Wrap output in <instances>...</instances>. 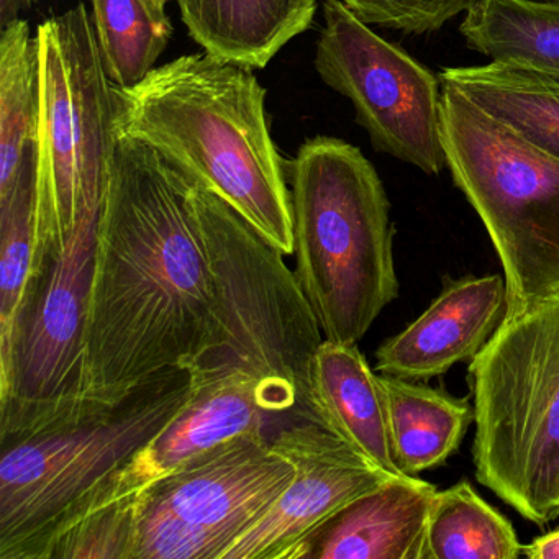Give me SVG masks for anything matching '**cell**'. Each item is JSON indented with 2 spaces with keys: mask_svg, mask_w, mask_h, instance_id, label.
<instances>
[{
  "mask_svg": "<svg viewBox=\"0 0 559 559\" xmlns=\"http://www.w3.org/2000/svg\"><path fill=\"white\" fill-rule=\"evenodd\" d=\"M211 313L188 176L145 143L117 135L97 224L80 404L70 420L119 404L169 369L189 371L207 346Z\"/></svg>",
  "mask_w": 559,
  "mask_h": 559,
  "instance_id": "6da1fadb",
  "label": "cell"
},
{
  "mask_svg": "<svg viewBox=\"0 0 559 559\" xmlns=\"http://www.w3.org/2000/svg\"><path fill=\"white\" fill-rule=\"evenodd\" d=\"M117 135L145 143L221 195L286 257L294 247L287 165L251 68L185 55L117 87Z\"/></svg>",
  "mask_w": 559,
  "mask_h": 559,
  "instance_id": "7a4b0ae2",
  "label": "cell"
},
{
  "mask_svg": "<svg viewBox=\"0 0 559 559\" xmlns=\"http://www.w3.org/2000/svg\"><path fill=\"white\" fill-rule=\"evenodd\" d=\"M188 179L212 297L211 336L189 376L245 371L261 382L274 414L297 404L306 411L313 356L325 338L296 273L243 215Z\"/></svg>",
  "mask_w": 559,
  "mask_h": 559,
  "instance_id": "3957f363",
  "label": "cell"
},
{
  "mask_svg": "<svg viewBox=\"0 0 559 559\" xmlns=\"http://www.w3.org/2000/svg\"><path fill=\"white\" fill-rule=\"evenodd\" d=\"M296 277L323 338L358 345L399 297L391 204L352 143L316 136L287 165Z\"/></svg>",
  "mask_w": 559,
  "mask_h": 559,
  "instance_id": "277c9868",
  "label": "cell"
},
{
  "mask_svg": "<svg viewBox=\"0 0 559 559\" xmlns=\"http://www.w3.org/2000/svg\"><path fill=\"white\" fill-rule=\"evenodd\" d=\"M476 479L523 519L559 516V293L507 309L471 359Z\"/></svg>",
  "mask_w": 559,
  "mask_h": 559,
  "instance_id": "5b68a950",
  "label": "cell"
},
{
  "mask_svg": "<svg viewBox=\"0 0 559 559\" xmlns=\"http://www.w3.org/2000/svg\"><path fill=\"white\" fill-rule=\"evenodd\" d=\"M191 376L169 369L119 404L2 441L0 559H37L51 533L188 404Z\"/></svg>",
  "mask_w": 559,
  "mask_h": 559,
  "instance_id": "8992f818",
  "label": "cell"
},
{
  "mask_svg": "<svg viewBox=\"0 0 559 559\" xmlns=\"http://www.w3.org/2000/svg\"><path fill=\"white\" fill-rule=\"evenodd\" d=\"M37 40L34 277L60 257L87 217L100 215L117 143V86L86 5L45 21Z\"/></svg>",
  "mask_w": 559,
  "mask_h": 559,
  "instance_id": "52a82bcc",
  "label": "cell"
},
{
  "mask_svg": "<svg viewBox=\"0 0 559 559\" xmlns=\"http://www.w3.org/2000/svg\"><path fill=\"white\" fill-rule=\"evenodd\" d=\"M447 168L499 257L507 309L559 293V158L441 84Z\"/></svg>",
  "mask_w": 559,
  "mask_h": 559,
  "instance_id": "ba28073f",
  "label": "cell"
},
{
  "mask_svg": "<svg viewBox=\"0 0 559 559\" xmlns=\"http://www.w3.org/2000/svg\"><path fill=\"white\" fill-rule=\"evenodd\" d=\"M316 71L352 103L372 148L428 176L447 168L438 74L382 38L342 0H323Z\"/></svg>",
  "mask_w": 559,
  "mask_h": 559,
  "instance_id": "9c48e42d",
  "label": "cell"
},
{
  "mask_svg": "<svg viewBox=\"0 0 559 559\" xmlns=\"http://www.w3.org/2000/svg\"><path fill=\"white\" fill-rule=\"evenodd\" d=\"M270 441L293 464L294 479L222 559H310L317 533L392 477L310 418L281 428Z\"/></svg>",
  "mask_w": 559,
  "mask_h": 559,
  "instance_id": "30bf717a",
  "label": "cell"
},
{
  "mask_svg": "<svg viewBox=\"0 0 559 559\" xmlns=\"http://www.w3.org/2000/svg\"><path fill=\"white\" fill-rule=\"evenodd\" d=\"M267 435H241L140 493V506L214 530L231 543L271 509L294 479Z\"/></svg>",
  "mask_w": 559,
  "mask_h": 559,
  "instance_id": "8fae6325",
  "label": "cell"
},
{
  "mask_svg": "<svg viewBox=\"0 0 559 559\" xmlns=\"http://www.w3.org/2000/svg\"><path fill=\"white\" fill-rule=\"evenodd\" d=\"M192 381V379H191ZM191 397L178 417L120 467L87 506L112 503L145 492L218 444L241 435H267L274 417L263 385L245 371L192 381Z\"/></svg>",
  "mask_w": 559,
  "mask_h": 559,
  "instance_id": "7c38bea8",
  "label": "cell"
},
{
  "mask_svg": "<svg viewBox=\"0 0 559 559\" xmlns=\"http://www.w3.org/2000/svg\"><path fill=\"white\" fill-rule=\"evenodd\" d=\"M507 313L506 280L500 274L447 281L440 296L404 332L376 352V372L428 381L473 359Z\"/></svg>",
  "mask_w": 559,
  "mask_h": 559,
  "instance_id": "4fadbf2b",
  "label": "cell"
},
{
  "mask_svg": "<svg viewBox=\"0 0 559 559\" xmlns=\"http://www.w3.org/2000/svg\"><path fill=\"white\" fill-rule=\"evenodd\" d=\"M306 412L389 476H404L392 454L381 376L372 371L358 345L323 340L310 369Z\"/></svg>",
  "mask_w": 559,
  "mask_h": 559,
  "instance_id": "5bb4252c",
  "label": "cell"
},
{
  "mask_svg": "<svg viewBox=\"0 0 559 559\" xmlns=\"http://www.w3.org/2000/svg\"><path fill=\"white\" fill-rule=\"evenodd\" d=\"M437 490L417 476L391 477L317 533L310 559H424Z\"/></svg>",
  "mask_w": 559,
  "mask_h": 559,
  "instance_id": "9a60e30c",
  "label": "cell"
},
{
  "mask_svg": "<svg viewBox=\"0 0 559 559\" xmlns=\"http://www.w3.org/2000/svg\"><path fill=\"white\" fill-rule=\"evenodd\" d=\"M182 24L204 51L263 70L309 31L319 0H176Z\"/></svg>",
  "mask_w": 559,
  "mask_h": 559,
  "instance_id": "2e32d148",
  "label": "cell"
},
{
  "mask_svg": "<svg viewBox=\"0 0 559 559\" xmlns=\"http://www.w3.org/2000/svg\"><path fill=\"white\" fill-rule=\"evenodd\" d=\"M392 454L404 476L443 466L474 421V408L424 381L382 376Z\"/></svg>",
  "mask_w": 559,
  "mask_h": 559,
  "instance_id": "e0dca14e",
  "label": "cell"
},
{
  "mask_svg": "<svg viewBox=\"0 0 559 559\" xmlns=\"http://www.w3.org/2000/svg\"><path fill=\"white\" fill-rule=\"evenodd\" d=\"M441 84L512 127L523 139L559 158V80L492 63L444 68Z\"/></svg>",
  "mask_w": 559,
  "mask_h": 559,
  "instance_id": "ac0fdd59",
  "label": "cell"
},
{
  "mask_svg": "<svg viewBox=\"0 0 559 559\" xmlns=\"http://www.w3.org/2000/svg\"><path fill=\"white\" fill-rule=\"evenodd\" d=\"M460 34L469 50L492 63L559 80L558 0H476Z\"/></svg>",
  "mask_w": 559,
  "mask_h": 559,
  "instance_id": "d6986e66",
  "label": "cell"
},
{
  "mask_svg": "<svg viewBox=\"0 0 559 559\" xmlns=\"http://www.w3.org/2000/svg\"><path fill=\"white\" fill-rule=\"evenodd\" d=\"M41 73L37 35L27 21L2 28L0 35V198L17 178L28 146L37 136Z\"/></svg>",
  "mask_w": 559,
  "mask_h": 559,
  "instance_id": "ffe728a7",
  "label": "cell"
},
{
  "mask_svg": "<svg viewBox=\"0 0 559 559\" xmlns=\"http://www.w3.org/2000/svg\"><path fill=\"white\" fill-rule=\"evenodd\" d=\"M515 528L467 479L437 490L428 512L424 559H516Z\"/></svg>",
  "mask_w": 559,
  "mask_h": 559,
  "instance_id": "44dd1931",
  "label": "cell"
},
{
  "mask_svg": "<svg viewBox=\"0 0 559 559\" xmlns=\"http://www.w3.org/2000/svg\"><path fill=\"white\" fill-rule=\"evenodd\" d=\"M35 142L0 198V359L11 353L34 281Z\"/></svg>",
  "mask_w": 559,
  "mask_h": 559,
  "instance_id": "7402d4cb",
  "label": "cell"
},
{
  "mask_svg": "<svg viewBox=\"0 0 559 559\" xmlns=\"http://www.w3.org/2000/svg\"><path fill=\"white\" fill-rule=\"evenodd\" d=\"M166 0H93L94 24L107 74L117 87L139 84L168 47Z\"/></svg>",
  "mask_w": 559,
  "mask_h": 559,
  "instance_id": "603a6c76",
  "label": "cell"
},
{
  "mask_svg": "<svg viewBox=\"0 0 559 559\" xmlns=\"http://www.w3.org/2000/svg\"><path fill=\"white\" fill-rule=\"evenodd\" d=\"M139 519V497L84 510L48 539L38 559H132Z\"/></svg>",
  "mask_w": 559,
  "mask_h": 559,
  "instance_id": "cb8c5ba5",
  "label": "cell"
},
{
  "mask_svg": "<svg viewBox=\"0 0 559 559\" xmlns=\"http://www.w3.org/2000/svg\"><path fill=\"white\" fill-rule=\"evenodd\" d=\"M230 545L222 533L140 506L132 559H222Z\"/></svg>",
  "mask_w": 559,
  "mask_h": 559,
  "instance_id": "d4e9b609",
  "label": "cell"
},
{
  "mask_svg": "<svg viewBox=\"0 0 559 559\" xmlns=\"http://www.w3.org/2000/svg\"><path fill=\"white\" fill-rule=\"evenodd\" d=\"M362 22L405 35H430L476 0H342Z\"/></svg>",
  "mask_w": 559,
  "mask_h": 559,
  "instance_id": "484cf974",
  "label": "cell"
},
{
  "mask_svg": "<svg viewBox=\"0 0 559 559\" xmlns=\"http://www.w3.org/2000/svg\"><path fill=\"white\" fill-rule=\"evenodd\" d=\"M522 556L528 559H559V528L523 545Z\"/></svg>",
  "mask_w": 559,
  "mask_h": 559,
  "instance_id": "4316f807",
  "label": "cell"
},
{
  "mask_svg": "<svg viewBox=\"0 0 559 559\" xmlns=\"http://www.w3.org/2000/svg\"><path fill=\"white\" fill-rule=\"evenodd\" d=\"M38 0H0V31L17 21L21 12L31 11Z\"/></svg>",
  "mask_w": 559,
  "mask_h": 559,
  "instance_id": "83f0119b",
  "label": "cell"
},
{
  "mask_svg": "<svg viewBox=\"0 0 559 559\" xmlns=\"http://www.w3.org/2000/svg\"><path fill=\"white\" fill-rule=\"evenodd\" d=\"M166 2H168V0H166Z\"/></svg>",
  "mask_w": 559,
  "mask_h": 559,
  "instance_id": "f1b7e54d",
  "label": "cell"
},
{
  "mask_svg": "<svg viewBox=\"0 0 559 559\" xmlns=\"http://www.w3.org/2000/svg\"><path fill=\"white\" fill-rule=\"evenodd\" d=\"M558 2H559V0H558Z\"/></svg>",
  "mask_w": 559,
  "mask_h": 559,
  "instance_id": "f546056e",
  "label": "cell"
}]
</instances>
